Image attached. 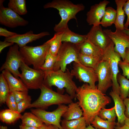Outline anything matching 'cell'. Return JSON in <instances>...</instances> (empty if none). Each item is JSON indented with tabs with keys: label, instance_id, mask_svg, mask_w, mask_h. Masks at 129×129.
<instances>
[{
	"label": "cell",
	"instance_id": "6da1fadb",
	"mask_svg": "<svg viewBox=\"0 0 129 129\" xmlns=\"http://www.w3.org/2000/svg\"><path fill=\"white\" fill-rule=\"evenodd\" d=\"M82 109L86 125L91 124L100 111L111 102V98L99 90L85 83L78 87L76 97Z\"/></svg>",
	"mask_w": 129,
	"mask_h": 129
},
{
	"label": "cell",
	"instance_id": "7a4b0ae2",
	"mask_svg": "<svg viewBox=\"0 0 129 129\" xmlns=\"http://www.w3.org/2000/svg\"><path fill=\"white\" fill-rule=\"evenodd\" d=\"M44 71L43 84L50 88L53 86H56L59 93H61V91L62 94L64 91V88H65L67 94L73 99L76 98L78 87L73 80V76L68 69L67 68L65 72L60 69Z\"/></svg>",
	"mask_w": 129,
	"mask_h": 129
},
{
	"label": "cell",
	"instance_id": "3957f363",
	"mask_svg": "<svg viewBox=\"0 0 129 129\" xmlns=\"http://www.w3.org/2000/svg\"><path fill=\"white\" fill-rule=\"evenodd\" d=\"M43 7L45 9L53 8L59 11L61 19L54 27V30L56 32H63L68 28V23L70 20L74 19L77 22L76 14L85 8L82 4H75L67 0H54L46 3Z\"/></svg>",
	"mask_w": 129,
	"mask_h": 129
},
{
	"label": "cell",
	"instance_id": "277c9868",
	"mask_svg": "<svg viewBox=\"0 0 129 129\" xmlns=\"http://www.w3.org/2000/svg\"><path fill=\"white\" fill-rule=\"evenodd\" d=\"M40 89L41 93L39 98L32 103L28 108L44 109L52 105L69 104L73 102V99L68 94H63L56 92L43 84Z\"/></svg>",
	"mask_w": 129,
	"mask_h": 129
},
{
	"label": "cell",
	"instance_id": "5b68a950",
	"mask_svg": "<svg viewBox=\"0 0 129 129\" xmlns=\"http://www.w3.org/2000/svg\"><path fill=\"white\" fill-rule=\"evenodd\" d=\"M49 48V44L47 41L37 46L26 45L20 48L19 51L22 60L26 64L32 65L34 69L38 70L44 64Z\"/></svg>",
	"mask_w": 129,
	"mask_h": 129
},
{
	"label": "cell",
	"instance_id": "8992f818",
	"mask_svg": "<svg viewBox=\"0 0 129 129\" xmlns=\"http://www.w3.org/2000/svg\"><path fill=\"white\" fill-rule=\"evenodd\" d=\"M80 52L78 45L70 43H62L57 55V58L53 70L60 69L65 72L67 65L72 62L79 63L78 59Z\"/></svg>",
	"mask_w": 129,
	"mask_h": 129
},
{
	"label": "cell",
	"instance_id": "52a82bcc",
	"mask_svg": "<svg viewBox=\"0 0 129 129\" xmlns=\"http://www.w3.org/2000/svg\"><path fill=\"white\" fill-rule=\"evenodd\" d=\"M20 68L21 71L20 78L27 89H40L43 83L44 72L29 67L23 60Z\"/></svg>",
	"mask_w": 129,
	"mask_h": 129
},
{
	"label": "cell",
	"instance_id": "ba28073f",
	"mask_svg": "<svg viewBox=\"0 0 129 129\" xmlns=\"http://www.w3.org/2000/svg\"><path fill=\"white\" fill-rule=\"evenodd\" d=\"M121 57L114 50V45L112 41L110 44L103 52L102 59L109 63L112 75L113 91L120 95L119 85L117 77L119 72L118 66Z\"/></svg>",
	"mask_w": 129,
	"mask_h": 129
},
{
	"label": "cell",
	"instance_id": "9c48e42d",
	"mask_svg": "<svg viewBox=\"0 0 129 129\" xmlns=\"http://www.w3.org/2000/svg\"><path fill=\"white\" fill-rule=\"evenodd\" d=\"M67 108L68 106L65 104H61L59 105L56 109L51 112L38 108H32L30 110L32 113L38 117L44 123L54 125L59 129H63L60 123L61 118Z\"/></svg>",
	"mask_w": 129,
	"mask_h": 129
},
{
	"label": "cell",
	"instance_id": "30bf717a",
	"mask_svg": "<svg viewBox=\"0 0 129 129\" xmlns=\"http://www.w3.org/2000/svg\"><path fill=\"white\" fill-rule=\"evenodd\" d=\"M19 48L16 44L10 47L5 61L0 69V71L4 70H8L17 78H19L21 76L19 69L22 60Z\"/></svg>",
	"mask_w": 129,
	"mask_h": 129
},
{
	"label": "cell",
	"instance_id": "8fae6325",
	"mask_svg": "<svg viewBox=\"0 0 129 129\" xmlns=\"http://www.w3.org/2000/svg\"><path fill=\"white\" fill-rule=\"evenodd\" d=\"M70 72L80 82L87 83L93 88L96 87L95 83L98 81V77L94 69L85 66L80 62H74Z\"/></svg>",
	"mask_w": 129,
	"mask_h": 129
},
{
	"label": "cell",
	"instance_id": "7c38bea8",
	"mask_svg": "<svg viewBox=\"0 0 129 129\" xmlns=\"http://www.w3.org/2000/svg\"><path fill=\"white\" fill-rule=\"evenodd\" d=\"M3 0L0 1V23L11 28L25 26L28 22L9 8L3 5Z\"/></svg>",
	"mask_w": 129,
	"mask_h": 129
},
{
	"label": "cell",
	"instance_id": "4fadbf2b",
	"mask_svg": "<svg viewBox=\"0 0 129 129\" xmlns=\"http://www.w3.org/2000/svg\"><path fill=\"white\" fill-rule=\"evenodd\" d=\"M98 79V89L105 93L108 89L112 86V75L108 63L102 59L95 70Z\"/></svg>",
	"mask_w": 129,
	"mask_h": 129
},
{
	"label": "cell",
	"instance_id": "5bb4252c",
	"mask_svg": "<svg viewBox=\"0 0 129 129\" xmlns=\"http://www.w3.org/2000/svg\"><path fill=\"white\" fill-rule=\"evenodd\" d=\"M113 43L114 50L124 59L126 49L129 48V36L123 31L116 29L113 32L111 29L103 30Z\"/></svg>",
	"mask_w": 129,
	"mask_h": 129
},
{
	"label": "cell",
	"instance_id": "9a60e30c",
	"mask_svg": "<svg viewBox=\"0 0 129 129\" xmlns=\"http://www.w3.org/2000/svg\"><path fill=\"white\" fill-rule=\"evenodd\" d=\"M86 35L87 39L103 52L112 41L100 25L93 26Z\"/></svg>",
	"mask_w": 129,
	"mask_h": 129
},
{
	"label": "cell",
	"instance_id": "2e32d148",
	"mask_svg": "<svg viewBox=\"0 0 129 129\" xmlns=\"http://www.w3.org/2000/svg\"><path fill=\"white\" fill-rule=\"evenodd\" d=\"M109 3V1L104 0L91 6L86 14V21L89 25L95 26L100 25L106 7Z\"/></svg>",
	"mask_w": 129,
	"mask_h": 129
},
{
	"label": "cell",
	"instance_id": "e0dca14e",
	"mask_svg": "<svg viewBox=\"0 0 129 129\" xmlns=\"http://www.w3.org/2000/svg\"><path fill=\"white\" fill-rule=\"evenodd\" d=\"M49 35V33L48 32H42L38 34H34L33 31L31 30L23 34H17L11 37L5 38L4 41L15 43L20 48H21L26 46L29 43Z\"/></svg>",
	"mask_w": 129,
	"mask_h": 129
},
{
	"label": "cell",
	"instance_id": "ac0fdd59",
	"mask_svg": "<svg viewBox=\"0 0 129 129\" xmlns=\"http://www.w3.org/2000/svg\"><path fill=\"white\" fill-rule=\"evenodd\" d=\"M109 95L114 102L115 111L118 118V122L116 125L122 126L124 124V122L126 118L125 114L126 107L120 95L112 91Z\"/></svg>",
	"mask_w": 129,
	"mask_h": 129
},
{
	"label": "cell",
	"instance_id": "d6986e66",
	"mask_svg": "<svg viewBox=\"0 0 129 129\" xmlns=\"http://www.w3.org/2000/svg\"><path fill=\"white\" fill-rule=\"evenodd\" d=\"M8 84L10 92L16 91H28V89L22 80L13 76L8 70H4L2 71Z\"/></svg>",
	"mask_w": 129,
	"mask_h": 129
},
{
	"label": "cell",
	"instance_id": "ffe728a7",
	"mask_svg": "<svg viewBox=\"0 0 129 129\" xmlns=\"http://www.w3.org/2000/svg\"><path fill=\"white\" fill-rule=\"evenodd\" d=\"M78 45L81 53L102 60L103 52L87 39Z\"/></svg>",
	"mask_w": 129,
	"mask_h": 129
},
{
	"label": "cell",
	"instance_id": "44dd1931",
	"mask_svg": "<svg viewBox=\"0 0 129 129\" xmlns=\"http://www.w3.org/2000/svg\"><path fill=\"white\" fill-rule=\"evenodd\" d=\"M61 42L69 43L76 45H79L87 39L86 35H82L71 31L68 28L63 31Z\"/></svg>",
	"mask_w": 129,
	"mask_h": 129
},
{
	"label": "cell",
	"instance_id": "7402d4cb",
	"mask_svg": "<svg viewBox=\"0 0 129 129\" xmlns=\"http://www.w3.org/2000/svg\"><path fill=\"white\" fill-rule=\"evenodd\" d=\"M78 102H73L69 104L62 117L67 120L78 119L83 116V112Z\"/></svg>",
	"mask_w": 129,
	"mask_h": 129
},
{
	"label": "cell",
	"instance_id": "603a6c76",
	"mask_svg": "<svg viewBox=\"0 0 129 129\" xmlns=\"http://www.w3.org/2000/svg\"><path fill=\"white\" fill-rule=\"evenodd\" d=\"M127 0H115L116 5V16L114 24L116 29L123 31L124 28V22L125 14L123 10V6Z\"/></svg>",
	"mask_w": 129,
	"mask_h": 129
},
{
	"label": "cell",
	"instance_id": "cb8c5ba5",
	"mask_svg": "<svg viewBox=\"0 0 129 129\" xmlns=\"http://www.w3.org/2000/svg\"><path fill=\"white\" fill-rule=\"evenodd\" d=\"M22 115L17 111L9 109H5L0 112V119L2 122L11 124L21 118Z\"/></svg>",
	"mask_w": 129,
	"mask_h": 129
},
{
	"label": "cell",
	"instance_id": "d4e9b609",
	"mask_svg": "<svg viewBox=\"0 0 129 129\" xmlns=\"http://www.w3.org/2000/svg\"><path fill=\"white\" fill-rule=\"evenodd\" d=\"M22 124L24 125L40 128L43 123L37 116L30 112H25L21 118Z\"/></svg>",
	"mask_w": 129,
	"mask_h": 129
},
{
	"label": "cell",
	"instance_id": "484cf974",
	"mask_svg": "<svg viewBox=\"0 0 129 129\" xmlns=\"http://www.w3.org/2000/svg\"><path fill=\"white\" fill-rule=\"evenodd\" d=\"M61 125L63 129H85L86 124L83 116L76 119L67 120H61Z\"/></svg>",
	"mask_w": 129,
	"mask_h": 129
},
{
	"label": "cell",
	"instance_id": "4316f807",
	"mask_svg": "<svg viewBox=\"0 0 129 129\" xmlns=\"http://www.w3.org/2000/svg\"><path fill=\"white\" fill-rule=\"evenodd\" d=\"M116 10L110 6L106 8L104 14L100 22L103 27H106L114 24L116 18Z\"/></svg>",
	"mask_w": 129,
	"mask_h": 129
},
{
	"label": "cell",
	"instance_id": "83f0119b",
	"mask_svg": "<svg viewBox=\"0 0 129 129\" xmlns=\"http://www.w3.org/2000/svg\"><path fill=\"white\" fill-rule=\"evenodd\" d=\"M63 33V32H56L52 38L47 41L50 45L49 51L54 56H57L61 45V38Z\"/></svg>",
	"mask_w": 129,
	"mask_h": 129
},
{
	"label": "cell",
	"instance_id": "f1b7e54d",
	"mask_svg": "<svg viewBox=\"0 0 129 129\" xmlns=\"http://www.w3.org/2000/svg\"><path fill=\"white\" fill-rule=\"evenodd\" d=\"M8 8L20 15H24L27 13L25 0H10Z\"/></svg>",
	"mask_w": 129,
	"mask_h": 129
},
{
	"label": "cell",
	"instance_id": "f546056e",
	"mask_svg": "<svg viewBox=\"0 0 129 129\" xmlns=\"http://www.w3.org/2000/svg\"><path fill=\"white\" fill-rule=\"evenodd\" d=\"M117 80L119 84L120 96L123 100L129 96V80L120 73L118 75Z\"/></svg>",
	"mask_w": 129,
	"mask_h": 129
},
{
	"label": "cell",
	"instance_id": "4dcf8cb0",
	"mask_svg": "<svg viewBox=\"0 0 129 129\" xmlns=\"http://www.w3.org/2000/svg\"><path fill=\"white\" fill-rule=\"evenodd\" d=\"M78 59L79 62L83 65L95 70L102 60L97 58L82 54L80 52Z\"/></svg>",
	"mask_w": 129,
	"mask_h": 129
},
{
	"label": "cell",
	"instance_id": "1f68e13d",
	"mask_svg": "<svg viewBox=\"0 0 129 129\" xmlns=\"http://www.w3.org/2000/svg\"><path fill=\"white\" fill-rule=\"evenodd\" d=\"M116 124L115 121L103 120L98 115L95 117L91 123L94 128L99 129H114Z\"/></svg>",
	"mask_w": 129,
	"mask_h": 129
},
{
	"label": "cell",
	"instance_id": "d6a6232c",
	"mask_svg": "<svg viewBox=\"0 0 129 129\" xmlns=\"http://www.w3.org/2000/svg\"><path fill=\"white\" fill-rule=\"evenodd\" d=\"M10 92L8 83L2 73L0 75V103L6 102V99Z\"/></svg>",
	"mask_w": 129,
	"mask_h": 129
},
{
	"label": "cell",
	"instance_id": "836d02e7",
	"mask_svg": "<svg viewBox=\"0 0 129 129\" xmlns=\"http://www.w3.org/2000/svg\"><path fill=\"white\" fill-rule=\"evenodd\" d=\"M98 115L103 120L110 122L115 121L116 115L114 106L109 109H107L105 108H102Z\"/></svg>",
	"mask_w": 129,
	"mask_h": 129
},
{
	"label": "cell",
	"instance_id": "e575fe53",
	"mask_svg": "<svg viewBox=\"0 0 129 129\" xmlns=\"http://www.w3.org/2000/svg\"><path fill=\"white\" fill-rule=\"evenodd\" d=\"M57 58V56L52 55L49 51L44 62L40 69L44 71L53 70Z\"/></svg>",
	"mask_w": 129,
	"mask_h": 129
},
{
	"label": "cell",
	"instance_id": "d590c367",
	"mask_svg": "<svg viewBox=\"0 0 129 129\" xmlns=\"http://www.w3.org/2000/svg\"><path fill=\"white\" fill-rule=\"evenodd\" d=\"M31 97L28 95L25 98L17 103V111L20 113L28 108L32 103Z\"/></svg>",
	"mask_w": 129,
	"mask_h": 129
},
{
	"label": "cell",
	"instance_id": "8d00e7d4",
	"mask_svg": "<svg viewBox=\"0 0 129 129\" xmlns=\"http://www.w3.org/2000/svg\"><path fill=\"white\" fill-rule=\"evenodd\" d=\"M6 102L9 109L17 111V103L13 92H10L6 99Z\"/></svg>",
	"mask_w": 129,
	"mask_h": 129
},
{
	"label": "cell",
	"instance_id": "74e56055",
	"mask_svg": "<svg viewBox=\"0 0 129 129\" xmlns=\"http://www.w3.org/2000/svg\"><path fill=\"white\" fill-rule=\"evenodd\" d=\"M13 92L17 103L25 98L28 95V91H16Z\"/></svg>",
	"mask_w": 129,
	"mask_h": 129
},
{
	"label": "cell",
	"instance_id": "f35d334b",
	"mask_svg": "<svg viewBox=\"0 0 129 129\" xmlns=\"http://www.w3.org/2000/svg\"><path fill=\"white\" fill-rule=\"evenodd\" d=\"M118 65L122 70L123 75L129 80V63L121 60L119 62Z\"/></svg>",
	"mask_w": 129,
	"mask_h": 129
},
{
	"label": "cell",
	"instance_id": "ab89813d",
	"mask_svg": "<svg viewBox=\"0 0 129 129\" xmlns=\"http://www.w3.org/2000/svg\"><path fill=\"white\" fill-rule=\"evenodd\" d=\"M123 10L127 16V19L124 24V27L128 28L129 26V0H127L123 6Z\"/></svg>",
	"mask_w": 129,
	"mask_h": 129
},
{
	"label": "cell",
	"instance_id": "60d3db41",
	"mask_svg": "<svg viewBox=\"0 0 129 129\" xmlns=\"http://www.w3.org/2000/svg\"><path fill=\"white\" fill-rule=\"evenodd\" d=\"M17 34L16 33L8 31L5 28L0 27V36H4L5 38L11 37Z\"/></svg>",
	"mask_w": 129,
	"mask_h": 129
},
{
	"label": "cell",
	"instance_id": "b9f144b4",
	"mask_svg": "<svg viewBox=\"0 0 129 129\" xmlns=\"http://www.w3.org/2000/svg\"><path fill=\"white\" fill-rule=\"evenodd\" d=\"M14 43L8 42L4 41H0V53H1L2 50L8 46L13 45Z\"/></svg>",
	"mask_w": 129,
	"mask_h": 129
},
{
	"label": "cell",
	"instance_id": "7bdbcfd3",
	"mask_svg": "<svg viewBox=\"0 0 129 129\" xmlns=\"http://www.w3.org/2000/svg\"><path fill=\"white\" fill-rule=\"evenodd\" d=\"M123 102L126 107L125 115L127 118H129V97L125 98Z\"/></svg>",
	"mask_w": 129,
	"mask_h": 129
},
{
	"label": "cell",
	"instance_id": "ee69618b",
	"mask_svg": "<svg viewBox=\"0 0 129 129\" xmlns=\"http://www.w3.org/2000/svg\"><path fill=\"white\" fill-rule=\"evenodd\" d=\"M39 129H59L58 127L54 125L43 123Z\"/></svg>",
	"mask_w": 129,
	"mask_h": 129
},
{
	"label": "cell",
	"instance_id": "f6af8a7d",
	"mask_svg": "<svg viewBox=\"0 0 129 129\" xmlns=\"http://www.w3.org/2000/svg\"><path fill=\"white\" fill-rule=\"evenodd\" d=\"M123 61L129 63V48H127L126 50L125 57Z\"/></svg>",
	"mask_w": 129,
	"mask_h": 129
},
{
	"label": "cell",
	"instance_id": "bcb514c9",
	"mask_svg": "<svg viewBox=\"0 0 129 129\" xmlns=\"http://www.w3.org/2000/svg\"><path fill=\"white\" fill-rule=\"evenodd\" d=\"M20 129H39V128L24 125L21 124L19 126Z\"/></svg>",
	"mask_w": 129,
	"mask_h": 129
},
{
	"label": "cell",
	"instance_id": "7dc6e473",
	"mask_svg": "<svg viewBox=\"0 0 129 129\" xmlns=\"http://www.w3.org/2000/svg\"><path fill=\"white\" fill-rule=\"evenodd\" d=\"M114 129H129V127L125 124L122 126L116 125Z\"/></svg>",
	"mask_w": 129,
	"mask_h": 129
},
{
	"label": "cell",
	"instance_id": "c3c4849f",
	"mask_svg": "<svg viewBox=\"0 0 129 129\" xmlns=\"http://www.w3.org/2000/svg\"><path fill=\"white\" fill-rule=\"evenodd\" d=\"M123 31L124 33L129 36V29L124 28Z\"/></svg>",
	"mask_w": 129,
	"mask_h": 129
},
{
	"label": "cell",
	"instance_id": "681fc988",
	"mask_svg": "<svg viewBox=\"0 0 129 129\" xmlns=\"http://www.w3.org/2000/svg\"><path fill=\"white\" fill-rule=\"evenodd\" d=\"M85 129H99L97 128H96L93 127L92 125H91V124H89L87 126V127L85 128Z\"/></svg>",
	"mask_w": 129,
	"mask_h": 129
},
{
	"label": "cell",
	"instance_id": "f907efd6",
	"mask_svg": "<svg viewBox=\"0 0 129 129\" xmlns=\"http://www.w3.org/2000/svg\"><path fill=\"white\" fill-rule=\"evenodd\" d=\"M124 124L129 127V118H126L124 122Z\"/></svg>",
	"mask_w": 129,
	"mask_h": 129
},
{
	"label": "cell",
	"instance_id": "816d5d0a",
	"mask_svg": "<svg viewBox=\"0 0 129 129\" xmlns=\"http://www.w3.org/2000/svg\"><path fill=\"white\" fill-rule=\"evenodd\" d=\"M0 129H8L7 127L5 126H0Z\"/></svg>",
	"mask_w": 129,
	"mask_h": 129
}]
</instances>
